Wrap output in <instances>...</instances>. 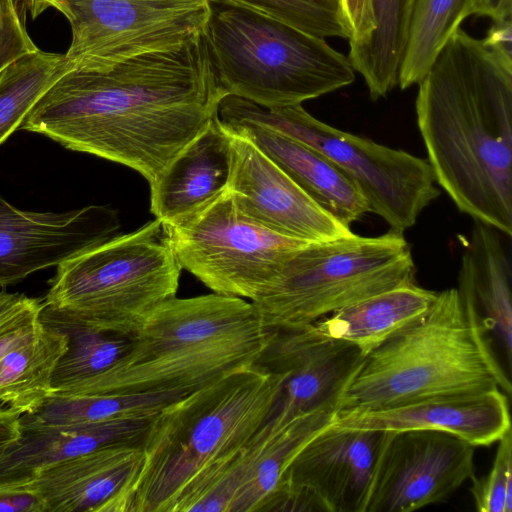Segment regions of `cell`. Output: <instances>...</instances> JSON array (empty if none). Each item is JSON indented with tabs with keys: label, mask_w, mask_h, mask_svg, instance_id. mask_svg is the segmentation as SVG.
Instances as JSON below:
<instances>
[{
	"label": "cell",
	"mask_w": 512,
	"mask_h": 512,
	"mask_svg": "<svg viewBox=\"0 0 512 512\" xmlns=\"http://www.w3.org/2000/svg\"><path fill=\"white\" fill-rule=\"evenodd\" d=\"M201 31L104 68L68 71L19 129L125 165L150 185L215 116L225 95Z\"/></svg>",
	"instance_id": "6da1fadb"
},
{
	"label": "cell",
	"mask_w": 512,
	"mask_h": 512,
	"mask_svg": "<svg viewBox=\"0 0 512 512\" xmlns=\"http://www.w3.org/2000/svg\"><path fill=\"white\" fill-rule=\"evenodd\" d=\"M417 125L458 210L512 235V62L461 28L418 83Z\"/></svg>",
	"instance_id": "7a4b0ae2"
},
{
	"label": "cell",
	"mask_w": 512,
	"mask_h": 512,
	"mask_svg": "<svg viewBox=\"0 0 512 512\" xmlns=\"http://www.w3.org/2000/svg\"><path fill=\"white\" fill-rule=\"evenodd\" d=\"M273 329L244 298L210 293L163 302L130 336L127 353L68 395L142 394L199 387L255 364Z\"/></svg>",
	"instance_id": "3957f363"
},
{
	"label": "cell",
	"mask_w": 512,
	"mask_h": 512,
	"mask_svg": "<svg viewBox=\"0 0 512 512\" xmlns=\"http://www.w3.org/2000/svg\"><path fill=\"white\" fill-rule=\"evenodd\" d=\"M280 385L279 374L255 363L163 407L149 422L141 467L119 512H169L200 473L247 444L267 419Z\"/></svg>",
	"instance_id": "277c9868"
},
{
	"label": "cell",
	"mask_w": 512,
	"mask_h": 512,
	"mask_svg": "<svg viewBox=\"0 0 512 512\" xmlns=\"http://www.w3.org/2000/svg\"><path fill=\"white\" fill-rule=\"evenodd\" d=\"M489 334L475 306L457 288L437 293L424 313L365 356L340 409H382L494 388L510 396V378Z\"/></svg>",
	"instance_id": "5b68a950"
},
{
	"label": "cell",
	"mask_w": 512,
	"mask_h": 512,
	"mask_svg": "<svg viewBox=\"0 0 512 512\" xmlns=\"http://www.w3.org/2000/svg\"><path fill=\"white\" fill-rule=\"evenodd\" d=\"M207 5L201 32L225 95L280 107L354 82L348 56L325 39L233 0H207Z\"/></svg>",
	"instance_id": "8992f818"
},
{
	"label": "cell",
	"mask_w": 512,
	"mask_h": 512,
	"mask_svg": "<svg viewBox=\"0 0 512 512\" xmlns=\"http://www.w3.org/2000/svg\"><path fill=\"white\" fill-rule=\"evenodd\" d=\"M56 267L42 302L89 327L124 336L176 296L182 270L159 219Z\"/></svg>",
	"instance_id": "52a82bcc"
},
{
	"label": "cell",
	"mask_w": 512,
	"mask_h": 512,
	"mask_svg": "<svg viewBox=\"0 0 512 512\" xmlns=\"http://www.w3.org/2000/svg\"><path fill=\"white\" fill-rule=\"evenodd\" d=\"M415 271L403 233L389 230L364 237L351 232L295 250L252 303L269 329L302 328L381 292L415 283Z\"/></svg>",
	"instance_id": "ba28073f"
},
{
	"label": "cell",
	"mask_w": 512,
	"mask_h": 512,
	"mask_svg": "<svg viewBox=\"0 0 512 512\" xmlns=\"http://www.w3.org/2000/svg\"><path fill=\"white\" fill-rule=\"evenodd\" d=\"M216 118L262 125L320 151L355 183L370 212L390 230L404 233L440 195L427 160L334 128L301 104L268 107L227 94L218 103Z\"/></svg>",
	"instance_id": "9c48e42d"
},
{
	"label": "cell",
	"mask_w": 512,
	"mask_h": 512,
	"mask_svg": "<svg viewBox=\"0 0 512 512\" xmlns=\"http://www.w3.org/2000/svg\"><path fill=\"white\" fill-rule=\"evenodd\" d=\"M163 225L182 269L214 293L251 302L270 287L285 260L309 242L249 220L227 189Z\"/></svg>",
	"instance_id": "30bf717a"
},
{
	"label": "cell",
	"mask_w": 512,
	"mask_h": 512,
	"mask_svg": "<svg viewBox=\"0 0 512 512\" xmlns=\"http://www.w3.org/2000/svg\"><path fill=\"white\" fill-rule=\"evenodd\" d=\"M68 20L72 69H97L175 46L200 32L207 0H50Z\"/></svg>",
	"instance_id": "8fae6325"
},
{
	"label": "cell",
	"mask_w": 512,
	"mask_h": 512,
	"mask_svg": "<svg viewBox=\"0 0 512 512\" xmlns=\"http://www.w3.org/2000/svg\"><path fill=\"white\" fill-rule=\"evenodd\" d=\"M475 446L432 429L383 431L364 512H412L442 503L474 476Z\"/></svg>",
	"instance_id": "7c38bea8"
},
{
	"label": "cell",
	"mask_w": 512,
	"mask_h": 512,
	"mask_svg": "<svg viewBox=\"0 0 512 512\" xmlns=\"http://www.w3.org/2000/svg\"><path fill=\"white\" fill-rule=\"evenodd\" d=\"M364 358L354 344L325 337L312 325L274 330L256 361L281 376L278 396L267 418L286 422L322 408L340 409Z\"/></svg>",
	"instance_id": "4fadbf2b"
},
{
	"label": "cell",
	"mask_w": 512,
	"mask_h": 512,
	"mask_svg": "<svg viewBox=\"0 0 512 512\" xmlns=\"http://www.w3.org/2000/svg\"><path fill=\"white\" fill-rule=\"evenodd\" d=\"M227 131L232 158L227 190L243 216L281 235L309 242L352 232L314 202L255 144Z\"/></svg>",
	"instance_id": "5bb4252c"
},
{
	"label": "cell",
	"mask_w": 512,
	"mask_h": 512,
	"mask_svg": "<svg viewBox=\"0 0 512 512\" xmlns=\"http://www.w3.org/2000/svg\"><path fill=\"white\" fill-rule=\"evenodd\" d=\"M118 227L115 211L106 206L34 212L0 197V287L58 266L115 236Z\"/></svg>",
	"instance_id": "9a60e30c"
},
{
	"label": "cell",
	"mask_w": 512,
	"mask_h": 512,
	"mask_svg": "<svg viewBox=\"0 0 512 512\" xmlns=\"http://www.w3.org/2000/svg\"><path fill=\"white\" fill-rule=\"evenodd\" d=\"M382 435L383 431L349 429L334 422L322 429L288 466L274 511L287 492L307 490L328 512H364Z\"/></svg>",
	"instance_id": "2e32d148"
},
{
	"label": "cell",
	"mask_w": 512,
	"mask_h": 512,
	"mask_svg": "<svg viewBox=\"0 0 512 512\" xmlns=\"http://www.w3.org/2000/svg\"><path fill=\"white\" fill-rule=\"evenodd\" d=\"M508 400L499 388L438 395L382 409H339L334 424L377 431L441 430L475 447L489 446L511 429Z\"/></svg>",
	"instance_id": "e0dca14e"
},
{
	"label": "cell",
	"mask_w": 512,
	"mask_h": 512,
	"mask_svg": "<svg viewBox=\"0 0 512 512\" xmlns=\"http://www.w3.org/2000/svg\"><path fill=\"white\" fill-rule=\"evenodd\" d=\"M142 458V442L114 443L48 465L23 485L40 497L45 512H119Z\"/></svg>",
	"instance_id": "ac0fdd59"
},
{
	"label": "cell",
	"mask_w": 512,
	"mask_h": 512,
	"mask_svg": "<svg viewBox=\"0 0 512 512\" xmlns=\"http://www.w3.org/2000/svg\"><path fill=\"white\" fill-rule=\"evenodd\" d=\"M339 408L318 409L287 422L270 417L234 456L231 512L274 511L284 474L302 447L332 424Z\"/></svg>",
	"instance_id": "d6986e66"
},
{
	"label": "cell",
	"mask_w": 512,
	"mask_h": 512,
	"mask_svg": "<svg viewBox=\"0 0 512 512\" xmlns=\"http://www.w3.org/2000/svg\"><path fill=\"white\" fill-rule=\"evenodd\" d=\"M152 419L43 424L20 417V434L0 456V487L21 486L40 469L102 446L142 442Z\"/></svg>",
	"instance_id": "ffe728a7"
},
{
	"label": "cell",
	"mask_w": 512,
	"mask_h": 512,
	"mask_svg": "<svg viewBox=\"0 0 512 512\" xmlns=\"http://www.w3.org/2000/svg\"><path fill=\"white\" fill-rule=\"evenodd\" d=\"M231 141L215 116L150 184V210L170 221L224 192L231 174Z\"/></svg>",
	"instance_id": "44dd1931"
},
{
	"label": "cell",
	"mask_w": 512,
	"mask_h": 512,
	"mask_svg": "<svg viewBox=\"0 0 512 512\" xmlns=\"http://www.w3.org/2000/svg\"><path fill=\"white\" fill-rule=\"evenodd\" d=\"M220 124L255 144L314 202L344 225L350 227L370 212L355 183L315 148L255 123Z\"/></svg>",
	"instance_id": "7402d4cb"
},
{
	"label": "cell",
	"mask_w": 512,
	"mask_h": 512,
	"mask_svg": "<svg viewBox=\"0 0 512 512\" xmlns=\"http://www.w3.org/2000/svg\"><path fill=\"white\" fill-rule=\"evenodd\" d=\"M500 234L494 227L474 220L462 254L457 290L475 306L510 366L512 272L510 255Z\"/></svg>",
	"instance_id": "603a6c76"
},
{
	"label": "cell",
	"mask_w": 512,
	"mask_h": 512,
	"mask_svg": "<svg viewBox=\"0 0 512 512\" xmlns=\"http://www.w3.org/2000/svg\"><path fill=\"white\" fill-rule=\"evenodd\" d=\"M436 296L437 292L411 283L336 310L311 325L325 337L354 344L366 356L424 313Z\"/></svg>",
	"instance_id": "cb8c5ba5"
},
{
	"label": "cell",
	"mask_w": 512,
	"mask_h": 512,
	"mask_svg": "<svg viewBox=\"0 0 512 512\" xmlns=\"http://www.w3.org/2000/svg\"><path fill=\"white\" fill-rule=\"evenodd\" d=\"M66 348L67 337L41 322L0 360V406L20 416L35 412L51 395L52 374Z\"/></svg>",
	"instance_id": "d4e9b609"
},
{
	"label": "cell",
	"mask_w": 512,
	"mask_h": 512,
	"mask_svg": "<svg viewBox=\"0 0 512 512\" xmlns=\"http://www.w3.org/2000/svg\"><path fill=\"white\" fill-rule=\"evenodd\" d=\"M40 320L67 337V348L52 374L51 395H68L77 387L103 374L130 347V336L94 329L44 303Z\"/></svg>",
	"instance_id": "484cf974"
},
{
	"label": "cell",
	"mask_w": 512,
	"mask_h": 512,
	"mask_svg": "<svg viewBox=\"0 0 512 512\" xmlns=\"http://www.w3.org/2000/svg\"><path fill=\"white\" fill-rule=\"evenodd\" d=\"M415 0H374L376 29L363 45L350 47L348 58L363 77L370 98L386 97L398 84Z\"/></svg>",
	"instance_id": "4316f807"
},
{
	"label": "cell",
	"mask_w": 512,
	"mask_h": 512,
	"mask_svg": "<svg viewBox=\"0 0 512 512\" xmlns=\"http://www.w3.org/2000/svg\"><path fill=\"white\" fill-rule=\"evenodd\" d=\"M196 388L198 387L142 394L50 395L35 412L20 417L43 424H84L122 419H152L163 407Z\"/></svg>",
	"instance_id": "83f0119b"
},
{
	"label": "cell",
	"mask_w": 512,
	"mask_h": 512,
	"mask_svg": "<svg viewBox=\"0 0 512 512\" xmlns=\"http://www.w3.org/2000/svg\"><path fill=\"white\" fill-rule=\"evenodd\" d=\"M471 0H415L398 73L404 90L424 77L448 39L470 16Z\"/></svg>",
	"instance_id": "f1b7e54d"
},
{
	"label": "cell",
	"mask_w": 512,
	"mask_h": 512,
	"mask_svg": "<svg viewBox=\"0 0 512 512\" xmlns=\"http://www.w3.org/2000/svg\"><path fill=\"white\" fill-rule=\"evenodd\" d=\"M72 70L64 54L26 53L0 73V145L19 129L39 98Z\"/></svg>",
	"instance_id": "f546056e"
},
{
	"label": "cell",
	"mask_w": 512,
	"mask_h": 512,
	"mask_svg": "<svg viewBox=\"0 0 512 512\" xmlns=\"http://www.w3.org/2000/svg\"><path fill=\"white\" fill-rule=\"evenodd\" d=\"M319 38L349 34L339 0H233Z\"/></svg>",
	"instance_id": "4dcf8cb0"
},
{
	"label": "cell",
	"mask_w": 512,
	"mask_h": 512,
	"mask_svg": "<svg viewBox=\"0 0 512 512\" xmlns=\"http://www.w3.org/2000/svg\"><path fill=\"white\" fill-rule=\"evenodd\" d=\"M489 473L472 479L470 492L480 512L512 511V433L509 429L498 441Z\"/></svg>",
	"instance_id": "1f68e13d"
},
{
	"label": "cell",
	"mask_w": 512,
	"mask_h": 512,
	"mask_svg": "<svg viewBox=\"0 0 512 512\" xmlns=\"http://www.w3.org/2000/svg\"><path fill=\"white\" fill-rule=\"evenodd\" d=\"M42 300L0 291V360L41 326Z\"/></svg>",
	"instance_id": "d6a6232c"
},
{
	"label": "cell",
	"mask_w": 512,
	"mask_h": 512,
	"mask_svg": "<svg viewBox=\"0 0 512 512\" xmlns=\"http://www.w3.org/2000/svg\"><path fill=\"white\" fill-rule=\"evenodd\" d=\"M25 10L16 0H0V73L17 58L38 49L27 32Z\"/></svg>",
	"instance_id": "836d02e7"
},
{
	"label": "cell",
	"mask_w": 512,
	"mask_h": 512,
	"mask_svg": "<svg viewBox=\"0 0 512 512\" xmlns=\"http://www.w3.org/2000/svg\"><path fill=\"white\" fill-rule=\"evenodd\" d=\"M350 47L365 44L376 29L374 0H339Z\"/></svg>",
	"instance_id": "e575fe53"
},
{
	"label": "cell",
	"mask_w": 512,
	"mask_h": 512,
	"mask_svg": "<svg viewBox=\"0 0 512 512\" xmlns=\"http://www.w3.org/2000/svg\"><path fill=\"white\" fill-rule=\"evenodd\" d=\"M0 512H45L40 497L26 485L0 487Z\"/></svg>",
	"instance_id": "d590c367"
},
{
	"label": "cell",
	"mask_w": 512,
	"mask_h": 512,
	"mask_svg": "<svg viewBox=\"0 0 512 512\" xmlns=\"http://www.w3.org/2000/svg\"><path fill=\"white\" fill-rule=\"evenodd\" d=\"M483 44L505 60L512 62V21L511 18L493 21Z\"/></svg>",
	"instance_id": "8d00e7d4"
},
{
	"label": "cell",
	"mask_w": 512,
	"mask_h": 512,
	"mask_svg": "<svg viewBox=\"0 0 512 512\" xmlns=\"http://www.w3.org/2000/svg\"><path fill=\"white\" fill-rule=\"evenodd\" d=\"M470 15L489 17L493 21L511 18L512 0H471Z\"/></svg>",
	"instance_id": "74e56055"
},
{
	"label": "cell",
	"mask_w": 512,
	"mask_h": 512,
	"mask_svg": "<svg viewBox=\"0 0 512 512\" xmlns=\"http://www.w3.org/2000/svg\"><path fill=\"white\" fill-rule=\"evenodd\" d=\"M20 434V415L0 406V456Z\"/></svg>",
	"instance_id": "f35d334b"
},
{
	"label": "cell",
	"mask_w": 512,
	"mask_h": 512,
	"mask_svg": "<svg viewBox=\"0 0 512 512\" xmlns=\"http://www.w3.org/2000/svg\"><path fill=\"white\" fill-rule=\"evenodd\" d=\"M24 8L28 10L32 18L38 17L50 6V0H22Z\"/></svg>",
	"instance_id": "ab89813d"
}]
</instances>
